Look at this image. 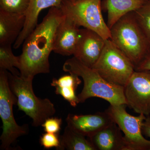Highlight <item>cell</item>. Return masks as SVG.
<instances>
[{
    "mask_svg": "<svg viewBox=\"0 0 150 150\" xmlns=\"http://www.w3.org/2000/svg\"><path fill=\"white\" fill-rule=\"evenodd\" d=\"M105 41L102 36L93 30L81 28L74 56L87 67L92 68L103 51Z\"/></svg>",
    "mask_w": 150,
    "mask_h": 150,
    "instance_id": "30bf717a",
    "label": "cell"
},
{
    "mask_svg": "<svg viewBox=\"0 0 150 150\" xmlns=\"http://www.w3.org/2000/svg\"><path fill=\"white\" fill-rule=\"evenodd\" d=\"M8 75L11 90L17 99L18 110L32 119L33 126H41L47 118L55 114L56 108L50 100L35 96L33 88V79H26L8 71Z\"/></svg>",
    "mask_w": 150,
    "mask_h": 150,
    "instance_id": "277c9868",
    "label": "cell"
},
{
    "mask_svg": "<svg viewBox=\"0 0 150 150\" xmlns=\"http://www.w3.org/2000/svg\"><path fill=\"white\" fill-rule=\"evenodd\" d=\"M69 1H80V0H69Z\"/></svg>",
    "mask_w": 150,
    "mask_h": 150,
    "instance_id": "484cf974",
    "label": "cell"
},
{
    "mask_svg": "<svg viewBox=\"0 0 150 150\" xmlns=\"http://www.w3.org/2000/svg\"><path fill=\"white\" fill-rule=\"evenodd\" d=\"M62 123V118L51 116L47 118L41 125V126L43 127L44 131L46 132L59 134Z\"/></svg>",
    "mask_w": 150,
    "mask_h": 150,
    "instance_id": "603a6c76",
    "label": "cell"
},
{
    "mask_svg": "<svg viewBox=\"0 0 150 150\" xmlns=\"http://www.w3.org/2000/svg\"><path fill=\"white\" fill-rule=\"evenodd\" d=\"M126 104L110 105L105 110L124 134L125 150H150V140L143 135L142 127L146 116L140 114L131 115L127 112Z\"/></svg>",
    "mask_w": 150,
    "mask_h": 150,
    "instance_id": "ba28073f",
    "label": "cell"
},
{
    "mask_svg": "<svg viewBox=\"0 0 150 150\" xmlns=\"http://www.w3.org/2000/svg\"><path fill=\"white\" fill-rule=\"evenodd\" d=\"M127 106L138 114L150 115V71H135L124 87Z\"/></svg>",
    "mask_w": 150,
    "mask_h": 150,
    "instance_id": "9c48e42d",
    "label": "cell"
},
{
    "mask_svg": "<svg viewBox=\"0 0 150 150\" xmlns=\"http://www.w3.org/2000/svg\"><path fill=\"white\" fill-rule=\"evenodd\" d=\"M20 63L19 57L15 56L11 45L0 44V69L9 71L13 75H19L16 68L19 69Z\"/></svg>",
    "mask_w": 150,
    "mask_h": 150,
    "instance_id": "d6986e66",
    "label": "cell"
},
{
    "mask_svg": "<svg viewBox=\"0 0 150 150\" xmlns=\"http://www.w3.org/2000/svg\"><path fill=\"white\" fill-rule=\"evenodd\" d=\"M150 71V52L145 57L144 60L135 68V71Z\"/></svg>",
    "mask_w": 150,
    "mask_h": 150,
    "instance_id": "cb8c5ba5",
    "label": "cell"
},
{
    "mask_svg": "<svg viewBox=\"0 0 150 150\" xmlns=\"http://www.w3.org/2000/svg\"><path fill=\"white\" fill-rule=\"evenodd\" d=\"M134 13L150 48V0L146 1L141 8Z\"/></svg>",
    "mask_w": 150,
    "mask_h": 150,
    "instance_id": "ffe728a7",
    "label": "cell"
},
{
    "mask_svg": "<svg viewBox=\"0 0 150 150\" xmlns=\"http://www.w3.org/2000/svg\"><path fill=\"white\" fill-rule=\"evenodd\" d=\"M62 76L59 79H54L51 86L55 88V93L67 100L73 107L80 103L76 91L81 83L79 76L73 73Z\"/></svg>",
    "mask_w": 150,
    "mask_h": 150,
    "instance_id": "2e32d148",
    "label": "cell"
},
{
    "mask_svg": "<svg viewBox=\"0 0 150 150\" xmlns=\"http://www.w3.org/2000/svg\"><path fill=\"white\" fill-rule=\"evenodd\" d=\"M16 96L11 90L8 71L0 69V117L2 122V133L0 137L1 149L9 150L19 137L29 131L27 125L19 126L14 117L13 107L17 104Z\"/></svg>",
    "mask_w": 150,
    "mask_h": 150,
    "instance_id": "52a82bcc",
    "label": "cell"
},
{
    "mask_svg": "<svg viewBox=\"0 0 150 150\" xmlns=\"http://www.w3.org/2000/svg\"><path fill=\"white\" fill-rule=\"evenodd\" d=\"M113 123L89 138L96 150H125L123 136Z\"/></svg>",
    "mask_w": 150,
    "mask_h": 150,
    "instance_id": "9a60e30c",
    "label": "cell"
},
{
    "mask_svg": "<svg viewBox=\"0 0 150 150\" xmlns=\"http://www.w3.org/2000/svg\"><path fill=\"white\" fill-rule=\"evenodd\" d=\"M110 39L131 61L135 68L150 52L134 11L126 14L110 28Z\"/></svg>",
    "mask_w": 150,
    "mask_h": 150,
    "instance_id": "3957f363",
    "label": "cell"
},
{
    "mask_svg": "<svg viewBox=\"0 0 150 150\" xmlns=\"http://www.w3.org/2000/svg\"><path fill=\"white\" fill-rule=\"evenodd\" d=\"M143 134L150 138V116L148 115L144 121L142 127Z\"/></svg>",
    "mask_w": 150,
    "mask_h": 150,
    "instance_id": "d4e9b609",
    "label": "cell"
},
{
    "mask_svg": "<svg viewBox=\"0 0 150 150\" xmlns=\"http://www.w3.org/2000/svg\"><path fill=\"white\" fill-rule=\"evenodd\" d=\"M63 0H30L25 13L24 28L14 43L13 48H18L38 25V19L40 12L48 8H60Z\"/></svg>",
    "mask_w": 150,
    "mask_h": 150,
    "instance_id": "4fadbf2b",
    "label": "cell"
},
{
    "mask_svg": "<svg viewBox=\"0 0 150 150\" xmlns=\"http://www.w3.org/2000/svg\"><path fill=\"white\" fill-rule=\"evenodd\" d=\"M64 14L60 8L51 7L40 24L24 40L19 57L20 76L33 79L38 74L50 72L49 57L53 51L58 26Z\"/></svg>",
    "mask_w": 150,
    "mask_h": 150,
    "instance_id": "6da1fadb",
    "label": "cell"
},
{
    "mask_svg": "<svg viewBox=\"0 0 150 150\" xmlns=\"http://www.w3.org/2000/svg\"><path fill=\"white\" fill-rule=\"evenodd\" d=\"M63 69L66 72L76 74L83 80V89L77 95L79 103L84 102L91 98L98 97L106 100L110 105H127L124 87L109 83L95 70L87 67L74 56L65 62Z\"/></svg>",
    "mask_w": 150,
    "mask_h": 150,
    "instance_id": "7a4b0ae2",
    "label": "cell"
},
{
    "mask_svg": "<svg viewBox=\"0 0 150 150\" xmlns=\"http://www.w3.org/2000/svg\"><path fill=\"white\" fill-rule=\"evenodd\" d=\"M146 0H106L105 7L108 13V26L111 28L126 14L141 8Z\"/></svg>",
    "mask_w": 150,
    "mask_h": 150,
    "instance_id": "e0dca14e",
    "label": "cell"
},
{
    "mask_svg": "<svg viewBox=\"0 0 150 150\" xmlns=\"http://www.w3.org/2000/svg\"><path fill=\"white\" fill-rule=\"evenodd\" d=\"M58 134L47 133L42 134L40 137V143L41 146L46 149L56 147L58 150L60 146V137Z\"/></svg>",
    "mask_w": 150,
    "mask_h": 150,
    "instance_id": "7402d4cb",
    "label": "cell"
},
{
    "mask_svg": "<svg viewBox=\"0 0 150 150\" xmlns=\"http://www.w3.org/2000/svg\"><path fill=\"white\" fill-rule=\"evenodd\" d=\"M101 1L63 0L60 8L79 27L93 30L106 40L110 38V29L103 16Z\"/></svg>",
    "mask_w": 150,
    "mask_h": 150,
    "instance_id": "8992f818",
    "label": "cell"
},
{
    "mask_svg": "<svg viewBox=\"0 0 150 150\" xmlns=\"http://www.w3.org/2000/svg\"><path fill=\"white\" fill-rule=\"evenodd\" d=\"M30 0H0V10L8 12L25 13Z\"/></svg>",
    "mask_w": 150,
    "mask_h": 150,
    "instance_id": "44dd1931",
    "label": "cell"
},
{
    "mask_svg": "<svg viewBox=\"0 0 150 150\" xmlns=\"http://www.w3.org/2000/svg\"><path fill=\"white\" fill-rule=\"evenodd\" d=\"M80 27L64 15L54 40V53L62 56L74 55L80 35Z\"/></svg>",
    "mask_w": 150,
    "mask_h": 150,
    "instance_id": "7c38bea8",
    "label": "cell"
},
{
    "mask_svg": "<svg viewBox=\"0 0 150 150\" xmlns=\"http://www.w3.org/2000/svg\"><path fill=\"white\" fill-rule=\"evenodd\" d=\"M67 126L60 137L61 144L58 150H96L88 138Z\"/></svg>",
    "mask_w": 150,
    "mask_h": 150,
    "instance_id": "ac0fdd59",
    "label": "cell"
},
{
    "mask_svg": "<svg viewBox=\"0 0 150 150\" xmlns=\"http://www.w3.org/2000/svg\"><path fill=\"white\" fill-rule=\"evenodd\" d=\"M146 1H148V0H146Z\"/></svg>",
    "mask_w": 150,
    "mask_h": 150,
    "instance_id": "4316f807",
    "label": "cell"
},
{
    "mask_svg": "<svg viewBox=\"0 0 150 150\" xmlns=\"http://www.w3.org/2000/svg\"><path fill=\"white\" fill-rule=\"evenodd\" d=\"M92 69L109 83L124 88L135 71L131 61L110 39L105 40L103 51Z\"/></svg>",
    "mask_w": 150,
    "mask_h": 150,
    "instance_id": "5b68a950",
    "label": "cell"
},
{
    "mask_svg": "<svg viewBox=\"0 0 150 150\" xmlns=\"http://www.w3.org/2000/svg\"><path fill=\"white\" fill-rule=\"evenodd\" d=\"M67 126L76 132L90 138L106 126L114 123L106 111L93 114H69L66 118Z\"/></svg>",
    "mask_w": 150,
    "mask_h": 150,
    "instance_id": "8fae6325",
    "label": "cell"
},
{
    "mask_svg": "<svg viewBox=\"0 0 150 150\" xmlns=\"http://www.w3.org/2000/svg\"><path fill=\"white\" fill-rule=\"evenodd\" d=\"M24 13L8 12L0 10V44L12 45L24 28Z\"/></svg>",
    "mask_w": 150,
    "mask_h": 150,
    "instance_id": "5bb4252c",
    "label": "cell"
}]
</instances>
